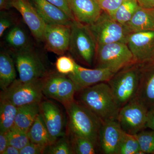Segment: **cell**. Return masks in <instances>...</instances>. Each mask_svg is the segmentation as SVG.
<instances>
[{"mask_svg": "<svg viewBox=\"0 0 154 154\" xmlns=\"http://www.w3.org/2000/svg\"><path fill=\"white\" fill-rule=\"evenodd\" d=\"M3 154H20V150L14 146L9 145Z\"/></svg>", "mask_w": 154, "mask_h": 154, "instance_id": "cell-40", "label": "cell"}, {"mask_svg": "<svg viewBox=\"0 0 154 154\" xmlns=\"http://www.w3.org/2000/svg\"><path fill=\"white\" fill-rule=\"evenodd\" d=\"M44 79L28 82L16 79L8 88L2 91L1 98L9 100L17 107L40 103L43 95Z\"/></svg>", "mask_w": 154, "mask_h": 154, "instance_id": "cell-7", "label": "cell"}, {"mask_svg": "<svg viewBox=\"0 0 154 154\" xmlns=\"http://www.w3.org/2000/svg\"><path fill=\"white\" fill-rule=\"evenodd\" d=\"M135 98L149 110L154 108V63L143 65L140 83Z\"/></svg>", "mask_w": 154, "mask_h": 154, "instance_id": "cell-17", "label": "cell"}, {"mask_svg": "<svg viewBox=\"0 0 154 154\" xmlns=\"http://www.w3.org/2000/svg\"><path fill=\"white\" fill-rule=\"evenodd\" d=\"M72 146L74 154H94L96 152V144L86 138L72 134Z\"/></svg>", "mask_w": 154, "mask_h": 154, "instance_id": "cell-28", "label": "cell"}, {"mask_svg": "<svg viewBox=\"0 0 154 154\" xmlns=\"http://www.w3.org/2000/svg\"><path fill=\"white\" fill-rule=\"evenodd\" d=\"M80 91L82 104L102 121L117 119L121 107L107 82L99 83Z\"/></svg>", "mask_w": 154, "mask_h": 154, "instance_id": "cell-1", "label": "cell"}, {"mask_svg": "<svg viewBox=\"0 0 154 154\" xmlns=\"http://www.w3.org/2000/svg\"><path fill=\"white\" fill-rule=\"evenodd\" d=\"M66 107L72 134L86 138L96 143L102 120L82 103L74 101Z\"/></svg>", "mask_w": 154, "mask_h": 154, "instance_id": "cell-2", "label": "cell"}, {"mask_svg": "<svg viewBox=\"0 0 154 154\" xmlns=\"http://www.w3.org/2000/svg\"><path fill=\"white\" fill-rule=\"evenodd\" d=\"M27 134L30 142L39 145L45 148L52 143L49 132L40 113L37 116Z\"/></svg>", "mask_w": 154, "mask_h": 154, "instance_id": "cell-21", "label": "cell"}, {"mask_svg": "<svg viewBox=\"0 0 154 154\" xmlns=\"http://www.w3.org/2000/svg\"><path fill=\"white\" fill-rule=\"evenodd\" d=\"M8 5L20 13L35 39L43 41L46 24L29 0H9Z\"/></svg>", "mask_w": 154, "mask_h": 154, "instance_id": "cell-11", "label": "cell"}, {"mask_svg": "<svg viewBox=\"0 0 154 154\" xmlns=\"http://www.w3.org/2000/svg\"><path fill=\"white\" fill-rule=\"evenodd\" d=\"M88 26L97 46L114 42L127 44L130 34L132 33L126 25L116 22L109 14L103 11L96 22Z\"/></svg>", "mask_w": 154, "mask_h": 154, "instance_id": "cell-6", "label": "cell"}, {"mask_svg": "<svg viewBox=\"0 0 154 154\" xmlns=\"http://www.w3.org/2000/svg\"><path fill=\"white\" fill-rule=\"evenodd\" d=\"M75 19L90 25L96 22L103 11L97 0H68Z\"/></svg>", "mask_w": 154, "mask_h": 154, "instance_id": "cell-16", "label": "cell"}, {"mask_svg": "<svg viewBox=\"0 0 154 154\" xmlns=\"http://www.w3.org/2000/svg\"><path fill=\"white\" fill-rule=\"evenodd\" d=\"M139 7L137 0H125L111 17L119 23L125 25L131 19Z\"/></svg>", "mask_w": 154, "mask_h": 154, "instance_id": "cell-26", "label": "cell"}, {"mask_svg": "<svg viewBox=\"0 0 154 154\" xmlns=\"http://www.w3.org/2000/svg\"><path fill=\"white\" fill-rule=\"evenodd\" d=\"M14 60L21 82H28L42 79L48 75L41 59L30 47L16 51Z\"/></svg>", "mask_w": 154, "mask_h": 154, "instance_id": "cell-8", "label": "cell"}, {"mask_svg": "<svg viewBox=\"0 0 154 154\" xmlns=\"http://www.w3.org/2000/svg\"><path fill=\"white\" fill-rule=\"evenodd\" d=\"M6 133L9 145L14 146L20 150L30 142L27 133L18 129L14 126Z\"/></svg>", "mask_w": 154, "mask_h": 154, "instance_id": "cell-29", "label": "cell"}, {"mask_svg": "<svg viewBox=\"0 0 154 154\" xmlns=\"http://www.w3.org/2000/svg\"><path fill=\"white\" fill-rule=\"evenodd\" d=\"M114 74L108 69L86 68L76 63L74 72L67 76L74 83L78 91L99 83L107 82Z\"/></svg>", "mask_w": 154, "mask_h": 154, "instance_id": "cell-13", "label": "cell"}, {"mask_svg": "<svg viewBox=\"0 0 154 154\" xmlns=\"http://www.w3.org/2000/svg\"><path fill=\"white\" fill-rule=\"evenodd\" d=\"M150 10L153 16L154 17V9H153V10Z\"/></svg>", "mask_w": 154, "mask_h": 154, "instance_id": "cell-42", "label": "cell"}, {"mask_svg": "<svg viewBox=\"0 0 154 154\" xmlns=\"http://www.w3.org/2000/svg\"><path fill=\"white\" fill-rule=\"evenodd\" d=\"M32 2L45 24L71 25L72 20L57 6L46 0H32Z\"/></svg>", "mask_w": 154, "mask_h": 154, "instance_id": "cell-18", "label": "cell"}, {"mask_svg": "<svg viewBox=\"0 0 154 154\" xmlns=\"http://www.w3.org/2000/svg\"><path fill=\"white\" fill-rule=\"evenodd\" d=\"M17 74L15 62L8 53L0 54V87L4 91L16 79Z\"/></svg>", "mask_w": 154, "mask_h": 154, "instance_id": "cell-22", "label": "cell"}, {"mask_svg": "<svg viewBox=\"0 0 154 154\" xmlns=\"http://www.w3.org/2000/svg\"><path fill=\"white\" fill-rule=\"evenodd\" d=\"M76 63L70 57L60 55L56 62V68L61 74L68 75L74 72Z\"/></svg>", "mask_w": 154, "mask_h": 154, "instance_id": "cell-32", "label": "cell"}, {"mask_svg": "<svg viewBox=\"0 0 154 154\" xmlns=\"http://www.w3.org/2000/svg\"><path fill=\"white\" fill-rule=\"evenodd\" d=\"M125 1V0H97L102 11L106 12L111 17Z\"/></svg>", "mask_w": 154, "mask_h": 154, "instance_id": "cell-33", "label": "cell"}, {"mask_svg": "<svg viewBox=\"0 0 154 154\" xmlns=\"http://www.w3.org/2000/svg\"><path fill=\"white\" fill-rule=\"evenodd\" d=\"M62 10L72 21L75 20L70 8L68 0H46Z\"/></svg>", "mask_w": 154, "mask_h": 154, "instance_id": "cell-35", "label": "cell"}, {"mask_svg": "<svg viewBox=\"0 0 154 154\" xmlns=\"http://www.w3.org/2000/svg\"><path fill=\"white\" fill-rule=\"evenodd\" d=\"M43 154H72L74 153L72 144L64 135L45 147Z\"/></svg>", "mask_w": 154, "mask_h": 154, "instance_id": "cell-30", "label": "cell"}, {"mask_svg": "<svg viewBox=\"0 0 154 154\" xmlns=\"http://www.w3.org/2000/svg\"><path fill=\"white\" fill-rule=\"evenodd\" d=\"M76 88L71 79L67 75L61 74L57 89L56 100L66 107L74 101V95Z\"/></svg>", "mask_w": 154, "mask_h": 154, "instance_id": "cell-24", "label": "cell"}, {"mask_svg": "<svg viewBox=\"0 0 154 154\" xmlns=\"http://www.w3.org/2000/svg\"><path fill=\"white\" fill-rule=\"evenodd\" d=\"M71 28L69 25L46 24L43 41L48 51L58 55L69 50Z\"/></svg>", "mask_w": 154, "mask_h": 154, "instance_id": "cell-12", "label": "cell"}, {"mask_svg": "<svg viewBox=\"0 0 154 154\" xmlns=\"http://www.w3.org/2000/svg\"><path fill=\"white\" fill-rule=\"evenodd\" d=\"M6 40L9 45L16 51L30 47L28 36L24 30L19 26H15L9 30Z\"/></svg>", "mask_w": 154, "mask_h": 154, "instance_id": "cell-25", "label": "cell"}, {"mask_svg": "<svg viewBox=\"0 0 154 154\" xmlns=\"http://www.w3.org/2000/svg\"><path fill=\"white\" fill-rule=\"evenodd\" d=\"M124 131L116 119L102 121L99 139L102 152L105 154H117Z\"/></svg>", "mask_w": 154, "mask_h": 154, "instance_id": "cell-14", "label": "cell"}, {"mask_svg": "<svg viewBox=\"0 0 154 154\" xmlns=\"http://www.w3.org/2000/svg\"><path fill=\"white\" fill-rule=\"evenodd\" d=\"M45 148L39 145L30 142L20 150V154H43Z\"/></svg>", "mask_w": 154, "mask_h": 154, "instance_id": "cell-34", "label": "cell"}, {"mask_svg": "<svg viewBox=\"0 0 154 154\" xmlns=\"http://www.w3.org/2000/svg\"><path fill=\"white\" fill-rule=\"evenodd\" d=\"M71 28L69 50L75 57L88 65H92L96 57L97 45L89 26L75 19Z\"/></svg>", "mask_w": 154, "mask_h": 154, "instance_id": "cell-4", "label": "cell"}, {"mask_svg": "<svg viewBox=\"0 0 154 154\" xmlns=\"http://www.w3.org/2000/svg\"><path fill=\"white\" fill-rule=\"evenodd\" d=\"M146 128L154 131V108L148 110Z\"/></svg>", "mask_w": 154, "mask_h": 154, "instance_id": "cell-38", "label": "cell"}, {"mask_svg": "<svg viewBox=\"0 0 154 154\" xmlns=\"http://www.w3.org/2000/svg\"><path fill=\"white\" fill-rule=\"evenodd\" d=\"M95 58L96 68L108 69L114 74L136 63L127 44L123 42L97 46Z\"/></svg>", "mask_w": 154, "mask_h": 154, "instance_id": "cell-5", "label": "cell"}, {"mask_svg": "<svg viewBox=\"0 0 154 154\" xmlns=\"http://www.w3.org/2000/svg\"><path fill=\"white\" fill-rule=\"evenodd\" d=\"M127 44L136 62L142 65L154 63V30L131 33Z\"/></svg>", "mask_w": 154, "mask_h": 154, "instance_id": "cell-10", "label": "cell"}, {"mask_svg": "<svg viewBox=\"0 0 154 154\" xmlns=\"http://www.w3.org/2000/svg\"><path fill=\"white\" fill-rule=\"evenodd\" d=\"M18 107L7 99L1 98L0 132L6 133L14 126Z\"/></svg>", "mask_w": 154, "mask_h": 154, "instance_id": "cell-23", "label": "cell"}, {"mask_svg": "<svg viewBox=\"0 0 154 154\" xmlns=\"http://www.w3.org/2000/svg\"><path fill=\"white\" fill-rule=\"evenodd\" d=\"M139 144L135 135L124 132L119 147L117 154H140Z\"/></svg>", "mask_w": 154, "mask_h": 154, "instance_id": "cell-27", "label": "cell"}, {"mask_svg": "<svg viewBox=\"0 0 154 154\" xmlns=\"http://www.w3.org/2000/svg\"><path fill=\"white\" fill-rule=\"evenodd\" d=\"M127 27L131 33L154 30V17L150 10L139 7Z\"/></svg>", "mask_w": 154, "mask_h": 154, "instance_id": "cell-20", "label": "cell"}, {"mask_svg": "<svg viewBox=\"0 0 154 154\" xmlns=\"http://www.w3.org/2000/svg\"><path fill=\"white\" fill-rule=\"evenodd\" d=\"M3 12H1L0 19V36L2 37L8 28L11 27L12 22L9 17L4 14Z\"/></svg>", "mask_w": 154, "mask_h": 154, "instance_id": "cell-36", "label": "cell"}, {"mask_svg": "<svg viewBox=\"0 0 154 154\" xmlns=\"http://www.w3.org/2000/svg\"><path fill=\"white\" fill-rule=\"evenodd\" d=\"M143 65L135 63L125 67L115 73L107 82L121 108L136 96Z\"/></svg>", "mask_w": 154, "mask_h": 154, "instance_id": "cell-3", "label": "cell"}, {"mask_svg": "<svg viewBox=\"0 0 154 154\" xmlns=\"http://www.w3.org/2000/svg\"><path fill=\"white\" fill-rule=\"evenodd\" d=\"M40 113L49 132L52 143L65 135L63 116L57 105L50 101L41 102Z\"/></svg>", "mask_w": 154, "mask_h": 154, "instance_id": "cell-15", "label": "cell"}, {"mask_svg": "<svg viewBox=\"0 0 154 154\" xmlns=\"http://www.w3.org/2000/svg\"><path fill=\"white\" fill-rule=\"evenodd\" d=\"M9 145L6 132H0V154H3Z\"/></svg>", "mask_w": 154, "mask_h": 154, "instance_id": "cell-37", "label": "cell"}, {"mask_svg": "<svg viewBox=\"0 0 154 154\" xmlns=\"http://www.w3.org/2000/svg\"><path fill=\"white\" fill-rule=\"evenodd\" d=\"M9 0H0V8L1 10L9 8Z\"/></svg>", "mask_w": 154, "mask_h": 154, "instance_id": "cell-41", "label": "cell"}, {"mask_svg": "<svg viewBox=\"0 0 154 154\" xmlns=\"http://www.w3.org/2000/svg\"><path fill=\"white\" fill-rule=\"evenodd\" d=\"M142 154H154V131H141L135 135Z\"/></svg>", "mask_w": 154, "mask_h": 154, "instance_id": "cell-31", "label": "cell"}, {"mask_svg": "<svg viewBox=\"0 0 154 154\" xmlns=\"http://www.w3.org/2000/svg\"><path fill=\"white\" fill-rule=\"evenodd\" d=\"M40 103H32L18 107L14 126L28 132L40 113Z\"/></svg>", "mask_w": 154, "mask_h": 154, "instance_id": "cell-19", "label": "cell"}, {"mask_svg": "<svg viewBox=\"0 0 154 154\" xmlns=\"http://www.w3.org/2000/svg\"><path fill=\"white\" fill-rule=\"evenodd\" d=\"M140 7L148 10L154 9V0H137Z\"/></svg>", "mask_w": 154, "mask_h": 154, "instance_id": "cell-39", "label": "cell"}, {"mask_svg": "<svg viewBox=\"0 0 154 154\" xmlns=\"http://www.w3.org/2000/svg\"><path fill=\"white\" fill-rule=\"evenodd\" d=\"M148 110L135 98L120 108L117 120L125 132L136 135L146 128Z\"/></svg>", "mask_w": 154, "mask_h": 154, "instance_id": "cell-9", "label": "cell"}]
</instances>
